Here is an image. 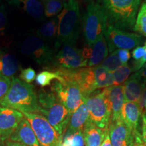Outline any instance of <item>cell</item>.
Listing matches in <instances>:
<instances>
[{"label":"cell","instance_id":"obj_19","mask_svg":"<svg viewBox=\"0 0 146 146\" xmlns=\"http://www.w3.org/2000/svg\"><path fill=\"white\" fill-rule=\"evenodd\" d=\"M108 129L97 127L89 120L83 130L85 146H101Z\"/></svg>","mask_w":146,"mask_h":146},{"label":"cell","instance_id":"obj_32","mask_svg":"<svg viewBox=\"0 0 146 146\" xmlns=\"http://www.w3.org/2000/svg\"><path fill=\"white\" fill-rule=\"evenodd\" d=\"M114 52L117 54L122 64H127L128 61L131 58V54L129 50H123V49H118V50H115Z\"/></svg>","mask_w":146,"mask_h":146},{"label":"cell","instance_id":"obj_37","mask_svg":"<svg viewBox=\"0 0 146 146\" xmlns=\"http://www.w3.org/2000/svg\"><path fill=\"white\" fill-rule=\"evenodd\" d=\"M133 146H146L141 139V133H138L134 136V143Z\"/></svg>","mask_w":146,"mask_h":146},{"label":"cell","instance_id":"obj_44","mask_svg":"<svg viewBox=\"0 0 146 146\" xmlns=\"http://www.w3.org/2000/svg\"><path fill=\"white\" fill-rule=\"evenodd\" d=\"M43 1H45V0H43Z\"/></svg>","mask_w":146,"mask_h":146},{"label":"cell","instance_id":"obj_6","mask_svg":"<svg viewBox=\"0 0 146 146\" xmlns=\"http://www.w3.org/2000/svg\"><path fill=\"white\" fill-rule=\"evenodd\" d=\"M85 98L89 110V120L102 129H108L112 111L105 89L94 91Z\"/></svg>","mask_w":146,"mask_h":146},{"label":"cell","instance_id":"obj_10","mask_svg":"<svg viewBox=\"0 0 146 146\" xmlns=\"http://www.w3.org/2000/svg\"><path fill=\"white\" fill-rule=\"evenodd\" d=\"M104 35L110 53L118 49L129 50L138 47L143 43V40L139 34L124 31L110 25L106 26Z\"/></svg>","mask_w":146,"mask_h":146},{"label":"cell","instance_id":"obj_34","mask_svg":"<svg viewBox=\"0 0 146 146\" xmlns=\"http://www.w3.org/2000/svg\"><path fill=\"white\" fill-rule=\"evenodd\" d=\"M144 46H145V55H144V56L141 60H139V61H135V62L133 63V66L132 68V70L133 72L136 70H139L140 69L143 68L144 65L146 64V41L145 42V45Z\"/></svg>","mask_w":146,"mask_h":146},{"label":"cell","instance_id":"obj_22","mask_svg":"<svg viewBox=\"0 0 146 146\" xmlns=\"http://www.w3.org/2000/svg\"><path fill=\"white\" fill-rule=\"evenodd\" d=\"M14 2L36 19H41L44 15V6L39 0H14Z\"/></svg>","mask_w":146,"mask_h":146},{"label":"cell","instance_id":"obj_41","mask_svg":"<svg viewBox=\"0 0 146 146\" xmlns=\"http://www.w3.org/2000/svg\"><path fill=\"white\" fill-rule=\"evenodd\" d=\"M138 72L140 74V75L142 76V78H143L145 81H146V64L144 65L143 68L140 69Z\"/></svg>","mask_w":146,"mask_h":146},{"label":"cell","instance_id":"obj_13","mask_svg":"<svg viewBox=\"0 0 146 146\" xmlns=\"http://www.w3.org/2000/svg\"><path fill=\"white\" fill-rule=\"evenodd\" d=\"M108 133L112 146H133L134 135L123 120L111 122Z\"/></svg>","mask_w":146,"mask_h":146},{"label":"cell","instance_id":"obj_8","mask_svg":"<svg viewBox=\"0 0 146 146\" xmlns=\"http://www.w3.org/2000/svg\"><path fill=\"white\" fill-rule=\"evenodd\" d=\"M23 114L33 129L41 146H63V137L56 132L44 116L40 114Z\"/></svg>","mask_w":146,"mask_h":146},{"label":"cell","instance_id":"obj_14","mask_svg":"<svg viewBox=\"0 0 146 146\" xmlns=\"http://www.w3.org/2000/svg\"><path fill=\"white\" fill-rule=\"evenodd\" d=\"M143 111L137 102H125L122 110V120L132 131L133 135L141 133L139 124Z\"/></svg>","mask_w":146,"mask_h":146},{"label":"cell","instance_id":"obj_35","mask_svg":"<svg viewBox=\"0 0 146 146\" xmlns=\"http://www.w3.org/2000/svg\"><path fill=\"white\" fill-rule=\"evenodd\" d=\"M6 27V17L4 11L0 8V34H3Z\"/></svg>","mask_w":146,"mask_h":146},{"label":"cell","instance_id":"obj_5","mask_svg":"<svg viewBox=\"0 0 146 146\" xmlns=\"http://www.w3.org/2000/svg\"><path fill=\"white\" fill-rule=\"evenodd\" d=\"M83 34L88 46H93L100 36L104 35L106 17L102 4L91 1L87 6L83 18Z\"/></svg>","mask_w":146,"mask_h":146},{"label":"cell","instance_id":"obj_42","mask_svg":"<svg viewBox=\"0 0 146 146\" xmlns=\"http://www.w3.org/2000/svg\"><path fill=\"white\" fill-rule=\"evenodd\" d=\"M143 113H144V114H146V100L145 102V103H144V108H143Z\"/></svg>","mask_w":146,"mask_h":146},{"label":"cell","instance_id":"obj_2","mask_svg":"<svg viewBox=\"0 0 146 146\" xmlns=\"http://www.w3.org/2000/svg\"><path fill=\"white\" fill-rule=\"evenodd\" d=\"M141 0H102L106 25L120 30H133Z\"/></svg>","mask_w":146,"mask_h":146},{"label":"cell","instance_id":"obj_43","mask_svg":"<svg viewBox=\"0 0 146 146\" xmlns=\"http://www.w3.org/2000/svg\"><path fill=\"white\" fill-rule=\"evenodd\" d=\"M0 146H5V143L4 142L0 141Z\"/></svg>","mask_w":146,"mask_h":146},{"label":"cell","instance_id":"obj_17","mask_svg":"<svg viewBox=\"0 0 146 146\" xmlns=\"http://www.w3.org/2000/svg\"><path fill=\"white\" fill-rule=\"evenodd\" d=\"M9 140L19 142L27 146H41L33 129L25 117L22 120Z\"/></svg>","mask_w":146,"mask_h":146},{"label":"cell","instance_id":"obj_18","mask_svg":"<svg viewBox=\"0 0 146 146\" xmlns=\"http://www.w3.org/2000/svg\"><path fill=\"white\" fill-rule=\"evenodd\" d=\"M89 120V110L85 103V98L80 106L71 114L68 125L64 135H69L80 131H83V128Z\"/></svg>","mask_w":146,"mask_h":146},{"label":"cell","instance_id":"obj_4","mask_svg":"<svg viewBox=\"0 0 146 146\" xmlns=\"http://www.w3.org/2000/svg\"><path fill=\"white\" fill-rule=\"evenodd\" d=\"M58 18L56 50L64 44L75 45L80 28V7L78 0H67Z\"/></svg>","mask_w":146,"mask_h":146},{"label":"cell","instance_id":"obj_31","mask_svg":"<svg viewBox=\"0 0 146 146\" xmlns=\"http://www.w3.org/2000/svg\"><path fill=\"white\" fill-rule=\"evenodd\" d=\"M36 72L31 67L23 69L20 74V78L22 81H25L27 83H31L35 80Z\"/></svg>","mask_w":146,"mask_h":146},{"label":"cell","instance_id":"obj_25","mask_svg":"<svg viewBox=\"0 0 146 146\" xmlns=\"http://www.w3.org/2000/svg\"><path fill=\"white\" fill-rule=\"evenodd\" d=\"M133 31L146 36V0L139 10Z\"/></svg>","mask_w":146,"mask_h":146},{"label":"cell","instance_id":"obj_39","mask_svg":"<svg viewBox=\"0 0 146 146\" xmlns=\"http://www.w3.org/2000/svg\"><path fill=\"white\" fill-rule=\"evenodd\" d=\"M101 146H112V143H111L110 138L108 129V131H106V133L104 139L103 141H102V143L101 144Z\"/></svg>","mask_w":146,"mask_h":146},{"label":"cell","instance_id":"obj_21","mask_svg":"<svg viewBox=\"0 0 146 146\" xmlns=\"http://www.w3.org/2000/svg\"><path fill=\"white\" fill-rule=\"evenodd\" d=\"M19 62L15 56L0 50V74L9 78L13 77L14 74L19 69Z\"/></svg>","mask_w":146,"mask_h":146},{"label":"cell","instance_id":"obj_33","mask_svg":"<svg viewBox=\"0 0 146 146\" xmlns=\"http://www.w3.org/2000/svg\"><path fill=\"white\" fill-rule=\"evenodd\" d=\"M145 46H138L132 52V56L133 59L135 61H139L145 55Z\"/></svg>","mask_w":146,"mask_h":146},{"label":"cell","instance_id":"obj_36","mask_svg":"<svg viewBox=\"0 0 146 146\" xmlns=\"http://www.w3.org/2000/svg\"><path fill=\"white\" fill-rule=\"evenodd\" d=\"M141 139L146 145V114L143 113L141 116Z\"/></svg>","mask_w":146,"mask_h":146},{"label":"cell","instance_id":"obj_38","mask_svg":"<svg viewBox=\"0 0 146 146\" xmlns=\"http://www.w3.org/2000/svg\"><path fill=\"white\" fill-rule=\"evenodd\" d=\"M146 100V85L145 87H144V89L143 91V93H142L141 98H140L139 101L138 102V104L140 108L143 112V108H144V103H145Z\"/></svg>","mask_w":146,"mask_h":146},{"label":"cell","instance_id":"obj_23","mask_svg":"<svg viewBox=\"0 0 146 146\" xmlns=\"http://www.w3.org/2000/svg\"><path fill=\"white\" fill-rule=\"evenodd\" d=\"M58 16L45 22L37 31V36L43 41H52L58 35Z\"/></svg>","mask_w":146,"mask_h":146},{"label":"cell","instance_id":"obj_20","mask_svg":"<svg viewBox=\"0 0 146 146\" xmlns=\"http://www.w3.org/2000/svg\"><path fill=\"white\" fill-rule=\"evenodd\" d=\"M108 52L106 40L104 35L91 46V54L88 60V66L92 67L100 65L102 62L108 57Z\"/></svg>","mask_w":146,"mask_h":146},{"label":"cell","instance_id":"obj_1","mask_svg":"<svg viewBox=\"0 0 146 146\" xmlns=\"http://www.w3.org/2000/svg\"><path fill=\"white\" fill-rule=\"evenodd\" d=\"M0 106L22 113L39 114L37 94L33 86L14 76L8 93L0 101Z\"/></svg>","mask_w":146,"mask_h":146},{"label":"cell","instance_id":"obj_16","mask_svg":"<svg viewBox=\"0 0 146 146\" xmlns=\"http://www.w3.org/2000/svg\"><path fill=\"white\" fill-rule=\"evenodd\" d=\"M145 85L146 81L142 78L139 72L131 75L123 85L125 102L138 103Z\"/></svg>","mask_w":146,"mask_h":146},{"label":"cell","instance_id":"obj_24","mask_svg":"<svg viewBox=\"0 0 146 146\" xmlns=\"http://www.w3.org/2000/svg\"><path fill=\"white\" fill-rule=\"evenodd\" d=\"M132 71V68L128 64L122 65L117 70L112 73L113 85H123V84L127 81Z\"/></svg>","mask_w":146,"mask_h":146},{"label":"cell","instance_id":"obj_12","mask_svg":"<svg viewBox=\"0 0 146 146\" xmlns=\"http://www.w3.org/2000/svg\"><path fill=\"white\" fill-rule=\"evenodd\" d=\"M24 118V114L19 111L0 106V141L5 142L10 139Z\"/></svg>","mask_w":146,"mask_h":146},{"label":"cell","instance_id":"obj_30","mask_svg":"<svg viewBox=\"0 0 146 146\" xmlns=\"http://www.w3.org/2000/svg\"><path fill=\"white\" fill-rule=\"evenodd\" d=\"M12 78L0 74V101L4 98L10 89Z\"/></svg>","mask_w":146,"mask_h":146},{"label":"cell","instance_id":"obj_27","mask_svg":"<svg viewBox=\"0 0 146 146\" xmlns=\"http://www.w3.org/2000/svg\"><path fill=\"white\" fill-rule=\"evenodd\" d=\"M60 78L61 77L56 71L52 72V71L44 70L39 72L36 76L35 81L36 83L40 87H44L50 85L52 81L55 80H60Z\"/></svg>","mask_w":146,"mask_h":146},{"label":"cell","instance_id":"obj_29","mask_svg":"<svg viewBox=\"0 0 146 146\" xmlns=\"http://www.w3.org/2000/svg\"><path fill=\"white\" fill-rule=\"evenodd\" d=\"M100 65L108 72L112 73L123 64L120 62L117 54L114 52H113L111 53V54L109 56L105 58Z\"/></svg>","mask_w":146,"mask_h":146},{"label":"cell","instance_id":"obj_3","mask_svg":"<svg viewBox=\"0 0 146 146\" xmlns=\"http://www.w3.org/2000/svg\"><path fill=\"white\" fill-rule=\"evenodd\" d=\"M39 114L46 118L60 136L63 137L71 114L52 91L41 89L37 93Z\"/></svg>","mask_w":146,"mask_h":146},{"label":"cell","instance_id":"obj_28","mask_svg":"<svg viewBox=\"0 0 146 146\" xmlns=\"http://www.w3.org/2000/svg\"><path fill=\"white\" fill-rule=\"evenodd\" d=\"M62 144L63 146H85L83 131L64 135Z\"/></svg>","mask_w":146,"mask_h":146},{"label":"cell","instance_id":"obj_11","mask_svg":"<svg viewBox=\"0 0 146 146\" xmlns=\"http://www.w3.org/2000/svg\"><path fill=\"white\" fill-rule=\"evenodd\" d=\"M60 47L55 56L54 66L58 69L74 70L88 66V60L83 57L81 50L71 44H64Z\"/></svg>","mask_w":146,"mask_h":146},{"label":"cell","instance_id":"obj_26","mask_svg":"<svg viewBox=\"0 0 146 146\" xmlns=\"http://www.w3.org/2000/svg\"><path fill=\"white\" fill-rule=\"evenodd\" d=\"M64 4L62 0H45L44 15L46 17L56 16L63 10Z\"/></svg>","mask_w":146,"mask_h":146},{"label":"cell","instance_id":"obj_40","mask_svg":"<svg viewBox=\"0 0 146 146\" xmlns=\"http://www.w3.org/2000/svg\"><path fill=\"white\" fill-rule=\"evenodd\" d=\"M5 146H27L25 144H23L19 142H16L11 141V140H8L5 142Z\"/></svg>","mask_w":146,"mask_h":146},{"label":"cell","instance_id":"obj_15","mask_svg":"<svg viewBox=\"0 0 146 146\" xmlns=\"http://www.w3.org/2000/svg\"><path fill=\"white\" fill-rule=\"evenodd\" d=\"M108 98L111 111L112 118L111 122L122 120V110L125 102L123 92V85L111 86L105 88Z\"/></svg>","mask_w":146,"mask_h":146},{"label":"cell","instance_id":"obj_7","mask_svg":"<svg viewBox=\"0 0 146 146\" xmlns=\"http://www.w3.org/2000/svg\"><path fill=\"white\" fill-rule=\"evenodd\" d=\"M51 91L70 114L75 111L85 100L77 84L62 77L60 80L54 81Z\"/></svg>","mask_w":146,"mask_h":146},{"label":"cell","instance_id":"obj_9","mask_svg":"<svg viewBox=\"0 0 146 146\" xmlns=\"http://www.w3.org/2000/svg\"><path fill=\"white\" fill-rule=\"evenodd\" d=\"M21 51L25 56L31 58L40 66L50 67L54 66L55 54L47 43L38 36H29L24 40Z\"/></svg>","mask_w":146,"mask_h":146}]
</instances>
